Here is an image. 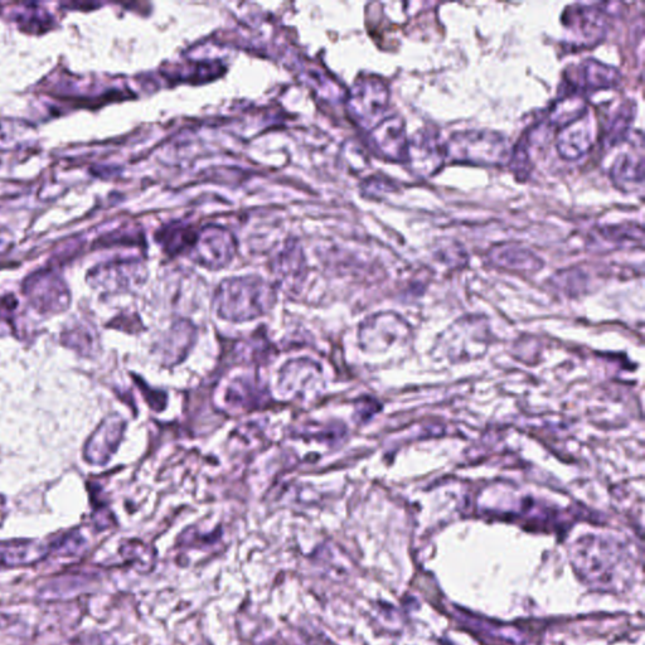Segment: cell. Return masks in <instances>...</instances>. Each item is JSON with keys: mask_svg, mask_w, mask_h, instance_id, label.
Segmentation results:
<instances>
[{"mask_svg": "<svg viewBox=\"0 0 645 645\" xmlns=\"http://www.w3.org/2000/svg\"><path fill=\"white\" fill-rule=\"evenodd\" d=\"M273 286L259 278L225 280L216 293V308L222 318L245 322L269 312L275 303Z\"/></svg>", "mask_w": 645, "mask_h": 645, "instance_id": "cell-1", "label": "cell"}, {"mask_svg": "<svg viewBox=\"0 0 645 645\" xmlns=\"http://www.w3.org/2000/svg\"><path fill=\"white\" fill-rule=\"evenodd\" d=\"M611 181L624 192H635L643 188L644 183V155L640 152H627L619 154L611 167Z\"/></svg>", "mask_w": 645, "mask_h": 645, "instance_id": "cell-12", "label": "cell"}, {"mask_svg": "<svg viewBox=\"0 0 645 645\" xmlns=\"http://www.w3.org/2000/svg\"><path fill=\"white\" fill-rule=\"evenodd\" d=\"M634 105L623 104L617 111V114L610 120L608 129H606L604 143L609 147H615L619 143L625 142L632 128L634 119Z\"/></svg>", "mask_w": 645, "mask_h": 645, "instance_id": "cell-17", "label": "cell"}, {"mask_svg": "<svg viewBox=\"0 0 645 645\" xmlns=\"http://www.w3.org/2000/svg\"><path fill=\"white\" fill-rule=\"evenodd\" d=\"M574 74V77H567L565 87L583 95L586 92L613 89L620 82L618 69L591 58L575 67Z\"/></svg>", "mask_w": 645, "mask_h": 645, "instance_id": "cell-9", "label": "cell"}, {"mask_svg": "<svg viewBox=\"0 0 645 645\" xmlns=\"http://www.w3.org/2000/svg\"><path fill=\"white\" fill-rule=\"evenodd\" d=\"M229 400L231 404L237 407H247V409H255L266 401V394L263 390L259 389L256 383L249 380L245 381L242 378L236 380L229 387L226 392V401Z\"/></svg>", "mask_w": 645, "mask_h": 645, "instance_id": "cell-16", "label": "cell"}, {"mask_svg": "<svg viewBox=\"0 0 645 645\" xmlns=\"http://www.w3.org/2000/svg\"><path fill=\"white\" fill-rule=\"evenodd\" d=\"M445 143L438 133L420 130L409 140L406 164L417 178H430L444 167Z\"/></svg>", "mask_w": 645, "mask_h": 645, "instance_id": "cell-5", "label": "cell"}, {"mask_svg": "<svg viewBox=\"0 0 645 645\" xmlns=\"http://www.w3.org/2000/svg\"><path fill=\"white\" fill-rule=\"evenodd\" d=\"M192 259L210 269H221L235 254V241L220 227H206L197 232L191 247Z\"/></svg>", "mask_w": 645, "mask_h": 645, "instance_id": "cell-7", "label": "cell"}, {"mask_svg": "<svg viewBox=\"0 0 645 645\" xmlns=\"http://www.w3.org/2000/svg\"><path fill=\"white\" fill-rule=\"evenodd\" d=\"M588 110V100L585 95L565 87V91L561 92L559 98L548 110V124L555 126L556 129H561L562 126L579 119Z\"/></svg>", "mask_w": 645, "mask_h": 645, "instance_id": "cell-13", "label": "cell"}, {"mask_svg": "<svg viewBox=\"0 0 645 645\" xmlns=\"http://www.w3.org/2000/svg\"><path fill=\"white\" fill-rule=\"evenodd\" d=\"M196 328L188 320H181L172 331L167 334V338L162 342V356L166 363H178L186 356L187 349L195 341Z\"/></svg>", "mask_w": 645, "mask_h": 645, "instance_id": "cell-14", "label": "cell"}, {"mask_svg": "<svg viewBox=\"0 0 645 645\" xmlns=\"http://www.w3.org/2000/svg\"><path fill=\"white\" fill-rule=\"evenodd\" d=\"M508 139L492 130H465L445 143V157L451 163L467 166L497 168L511 159Z\"/></svg>", "mask_w": 645, "mask_h": 645, "instance_id": "cell-2", "label": "cell"}, {"mask_svg": "<svg viewBox=\"0 0 645 645\" xmlns=\"http://www.w3.org/2000/svg\"><path fill=\"white\" fill-rule=\"evenodd\" d=\"M319 366L309 360H299L286 363L280 373L281 390L289 394L307 396L310 390L319 387Z\"/></svg>", "mask_w": 645, "mask_h": 645, "instance_id": "cell-10", "label": "cell"}, {"mask_svg": "<svg viewBox=\"0 0 645 645\" xmlns=\"http://www.w3.org/2000/svg\"><path fill=\"white\" fill-rule=\"evenodd\" d=\"M489 255L494 263L503 266V268L536 269L542 263L530 250L516 244L494 246Z\"/></svg>", "mask_w": 645, "mask_h": 645, "instance_id": "cell-15", "label": "cell"}, {"mask_svg": "<svg viewBox=\"0 0 645 645\" xmlns=\"http://www.w3.org/2000/svg\"><path fill=\"white\" fill-rule=\"evenodd\" d=\"M565 43L575 52L599 46L608 32V17L595 4H574L562 14Z\"/></svg>", "mask_w": 645, "mask_h": 645, "instance_id": "cell-3", "label": "cell"}, {"mask_svg": "<svg viewBox=\"0 0 645 645\" xmlns=\"http://www.w3.org/2000/svg\"><path fill=\"white\" fill-rule=\"evenodd\" d=\"M508 164L511 166L514 176H516L517 179H520V181H526L528 176H530L532 162L530 152H528L527 137H523L520 142L517 143L516 148H514L511 153V159H509Z\"/></svg>", "mask_w": 645, "mask_h": 645, "instance_id": "cell-18", "label": "cell"}, {"mask_svg": "<svg viewBox=\"0 0 645 645\" xmlns=\"http://www.w3.org/2000/svg\"><path fill=\"white\" fill-rule=\"evenodd\" d=\"M598 140V123L590 110L579 119L562 126L556 135V149L565 160L580 159L588 154Z\"/></svg>", "mask_w": 645, "mask_h": 645, "instance_id": "cell-8", "label": "cell"}, {"mask_svg": "<svg viewBox=\"0 0 645 645\" xmlns=\"http://www.w3.org/2000/svg\"><path fill=\"white\" fill-rule=\"evenodd\" d=\"M368 142L377 157L391 163H406L409 138L405 120L400 115L381 120L368 134Z\"/></svg>", "mask_w": 645, "mask_h": 645, "instance_id": "cell-6", "label": "cell"}, {"mask_svg": "<svg viewBox=\"0 0 645 645\" xmlns=\"http://www.w3.org/2000/svg\"><path fill=\"white\" fill-rule=\"evenodd\" d=\"M389 104V86L375 75L362 76L349 92V114L362 129L375 128L383 120Z\"/></svg>", "mask_w": 645, "mask_h": 645, "instance_id": "cell-4", "label": "cell"}, {"mask_svg": "<svg viewBox=\"0 0 645 645\" xmlns=\"http://www.w3.org/2000/svg\"><path fill=\"white\" fill-rule=\"evenodd\" d=\"M125 423L120 417H110L99 430L92 436L86 448V455L90 462L104 464L108 462L111 455L123 438Z\"/></svg>", "mask_w": 645, "mask_h": 645, "instance_id": "cell-11", "label": "cell"}]
</instances>
